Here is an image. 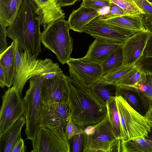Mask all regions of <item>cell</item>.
<instances>
[{"label":"cell","mask_w":152,"mask_h":152,"mask_svg":"<svg viewBox=\"0 0 152 152\" xmlns=\"http://www.w3.org/2000/svg\"><path fill=\"white\" fill-rule=\"evenodd\" d=\"M42 18L40 10L34 0H23L13 23L6 30L7 36L31 59H36L42 51Z\"/></svg>","instance_id":"obj_1"},{"label":"cell","mask_w":152,"mask_h":152,"mask_svg":"<svg viewBox=\"0 0 152 152\" xmlns=\"http://www.w3.org/2000/svg\"><path fill=\"white\" fill-rule=\"evenodd\" d=\"M66 75L68 87L67 104L70 111V118L78 128L83 130L95 125L106 116V106L100 103L93 94L90 86L70 74Z\"/></svg>","instance_id":"obj_2"},{"label":"cell","mask_w":152,"mask_h":152,"mask_svg":"<svg viewBox=\"0 0 152 152\" xmlns=\"http://www.w3.org/2000/svg\"><path fill=\"white\" fill-rule=\"evenodd\" d=\"M15 42V70L12 87L21 96L25 83L32 77L40 75L45 78L50 79L63 72L58 63L50 58H30Z\"/></svg>","instance_id":"obj_3"},{"label":"cell","mask_w":152,"mask_h":152,"mask_svg":"<svg viewBox=\"0 0 152 152\" xmlns=\"http://www.w3.org/2000/svg\"><path fill=\"white\" fill-rule=\"evenodd\" d=\"M70 29L67 21L63 18L48 25L41 32V42L55 55L62 65L70 58L73 48Z\"/></svg>","instance_id":"obj_4"},{"label":"cell","mask_w":152,"mask_h":152,"mask_svg":"<svg viewBox=\"0 0 152 152\" xmlns=\"http://www.w3.org/2000/svg\"><path fill=\"white\" fill-rule=\"evenodd\" d=\"M44 76L35 75L29 79V88L23 98L26 120V139L34 140L40 127V113L42 102V84Z\"/></svg>","instance_id":"obj_5"},{"label":"cell","mask_w":152,"mask_h":152,"mask_svg":"<svg viewBox=\"0 0 152 152\" xmlns=\"http://www.w3.org/2000/svg\"><path fill=\"white\" fill-rule=\"evenodd\" d=\"M119 115L121 140L148 137L151 128L144 117L134 109L120 96L115 97Z\"/></svg>","instance_id":"obj_6"},{"label":"cell","mask_w":152,"mask_h":152,"mask_svg":"<svg viewBox=\"0 0 152 152\" xmlns=\"http://www.w3.org/2000/svg\"><path fill=\"white\" fill-rule=\"evenodd\" d=\"M83 134L84 152H110L119 140L114 134L107 113L101 121L86 128Z\"/></svg>","instance_id":"obj_7"},{"label":"cell","mask_w":152,"mask_h":152,"mask_svg":"<svg viewBox=\"0 0 152 152\" xmlns=\"http://www.w3.org/2000/svg\"><path fill=\"white\" fill-rule=\"evenodd\" d=\"M70 111L67 103L42 101L40 113V126L48 129L65 142V133Z\"/></svg>","instance_id":"obj_8"},{"label":"cell","mask_w":152,"mask_h":152,"mask_svg":"<svg viewBox=\"0 0 152 152\" xmlns=\"http://www.w3.org/2000/svg\"><path fill=\"white\" fill-rule=\"evenodd\" d=\"M12 87L5 91L2 96L0 112V137L20 117L24 115L23 98Z\"/></svg>","instance_id":"obj_9"},{"label":"cell","mask_w":152,"mask_h":152,"mask_svg":"<svg viewBox=\"0 0 152 152\" xmlns=\"http://www.w3.org/2000/svg\"><path fill=\"white\" fill-rule=\"evenodd\" d=\"M138 32L107 23L98 17L85 27L83 32L88 34L95 39H106L124 43Z\"/></svg>","instance_id":"obj_10"},{"label":"cell","mask_w":152,"mask_h":152,"mask_svg":"<svg viewBox=\"0 0 152 152\" xmlns=\"http://www.w3.org/2000/svg\"><path fill=\"white\" fill-rule=\"evenodd\" d=\"M66 64L70 74L87 86H91L103 76L101 64L88 61L84 57L70 58Z\"/></svg>","instance_id":"obj_11"},{"label":"cell","mask_w":152,"mask_h":152,"mask_svg":"<svg viewBox=\"0 0 152 152\" xmlns=\"http://www.w3.org/2000/svg\"><path fill=\"white\" fill-rule=\"evenodd\" d=\"M31 141L32 152L71 151L69 143L65 142L45 127H40L34 139Z\"/></svg>","instance_id":"obj_12"},{"label":"cell","mask_w":152,"mask_h":152,"mask_svg":"<svg viewBox=\"0 0 152 152\" xmlns=\"http://www.w3.org/2000/svg\"><path fill=\"white\" fill-rule=\"evenodd\" d=\"M42 101L67 103L68 87L63 72L50 79L44 78L42 84Z\"/></svg>","instance_id":"obj_13"},{"label":"cell","mask_w":152,"mask_h":152,"mask_svg":"<svg viewBox=\"0 0 152 152\" xmlns=\"http://www.w3.org/2000/svg\"><path fill=\"white\" fill-rule=\"evenodd\" d=\"M151 34L146 29L135 34L123 44L124 65L135 64L142 56L147 40Z\"/></svg>","instance_id":"obj_14"},{"label":"cell","mask_w":152,"mask_h":152,"mask_svg":"<svg viewBox=\"0 0 152 152\" xmlns=\"http://www.w3.org/2000/svg\"><path fill=\"white\" fill-rule=\"evenodd\" d=\"M123 43L112 40L96 38L88 48L84 58L101 64L115 50Z\"/></svg>","instance_id":"obj_15"},{"label":"cell","mask_w":152,"mask_h":152,"mask_svg":"<svg viewBox=\"0 0 152 152\" xmlns=\"http://www.w3.org/2000/svg\"><path fill=\"white\" fill-rule=\"evenodd\" d=\"M34 0L41 12V25L44 29L56 21L65 18V14L57 0Z\"/></svg>","instance_id":"obj_16"},{"label":"cell","mask_w":152,"mask_h":152,"mask_svg":"<svg viewBox=\"0 0 152 152\" xmlns=\"http://www.w3.org/2000/svg\"><path fill=\"white\" fill-rule=\"evenodd\" d=\"M100 15L98 10L80 5L77 9L73 10L67 21L70 29L81 33L87 24Z\"/></svg>","instance_id":"obj_17"},{"label":"cell","mask_w":152,"mask_h":152,"mask_svg":"<svg viewBox=\"0 0 152 152\" xmlns=\"http://www.w3.org/2000/svg\"><path fill=\"white\" fill-rule=\"evenodd\" d=\"M118 96L123 97L134 109L144 116L149 105L136 87L118 86Z\"/></svg>","instance_id":"obj_18"},{"label":"cell","mask_w":152,"mask_h":152,"mask_svg":"<svg viewBox=\"0 0 152 152\" xmlns=\"http://www.w3.org/2000/svg\"><path fill=\"white\" fill-rule=\"evenodd\" d=\"M26 124V118L24 115L0 137V152H12L15 144L21 138V130Z\"/></svg>","instance_id":"obj_19"},{"label":"cell","mask_w":152,"mask_h":152,"mask_svg":"<svg viewBox=\"0 0 152 152\" xmlns=\"http://www.w3.org/2000/svg\"><path fill=\"white\" fill-rule=\"evenodd\" d=\"M23 0H0V22L5 27L13 23Z\"/></svg>","instance_id":"obj_20"},{"label":"cell","mask_w":152,"mask_h":152,"mask_svg":"<svg viewBox=\"0 0 152 152\" xmlns=\"http://www.w3.org/2000/svg\"><path fill=\"white\" fill-rule=\"evenodd\" d=\"M0 64L3 67L7 77V87L10 88L13 85L15 70V42L13 41L10 46L0 55Z\"/></svg>","instance_id":"obj_21"},{"label":"cell","mask_w":152,"mask_h":152,"mask_svg":"<svg viewBox=\"0 0 152 152\" xmlns=\"http://www.w3.org/2000/svg\"><path fill=\"white\" fill-rule=\"evenodd\" d=\"M103 20L133 31L141 32L146 30L142 22V14L126 15L113 17Z\"/></svg>","instance_id":"obj_22"},{"label":"cell","mask_w":152,"mask_h":152,"mask_svg":"<svg viewBox=\"0 0 152 152\" xmlns=\"http://www.w3.org/2000/svg\"><path fill=\"white\" fill-rule=\"evenodd\" d=\"M90 88L97 100L105 106L109 99L117 96V85L107 82L101 79L91 85Z\"/></svg>","instance_id":"obj_23"},{"label":"cell","mask_w":152,"mask_h":152,"mask_svg":"<svg viewBox=\"0 0 152 152\" xmlns=\"http://www.w3.org/2000/svg\"><path fill=\"white\" fill-rule=\"evenodd\" d=\"M124 64L123 44L113 52L101 64L103 76L119 68L124 65Z\"/></svg>","instance_id":"obj_24"},{"label":"cell","mask_w":152,"mask_h":152,"mask_svg":"<svg viewBox=\"0 0 152 152\" xmlns=\"http://www.w3.org/2000/svg\"><path fill=\"white\" fill-rule=\"evenodd\" d=\"M121 146L122 152H152V140L139 137L121 140Z\"/></svg>","instance_id":"obj_25"},{"label":"cell","mask_w":152,"mask_h":152,"mask_svg":"<svg viewBox=\"0 0 152 152\" xmlns=\"http://www.w3.org/2000/svg\"><path fill=\"white\" fill-rule=\"evenodd\" d=\"M106 106L109 120L116 137L121 140V131L119 115L115 97L109 99Z\"/></svg>","instance_id":"obj_26"},{"label":"cell","mask_w":152,"mask_h":152,"mask_svg":"<svg viewBox=\"0 0 152 152\" xmlns=\"http://www.w3.org/2000/svg\"><path fill=\"white\" fill-rule=\"evenodd\" d=\"M149 106L152 104V75L143 73L140 81L134 86Z\"/></svg>","instance_id":"obj_27"},{"label":"cell","mask_w":152,"mask_h":152,"mask_svg":"<svg viewBox=\"0 0 152 152\" xmlns=\"http://www.w3.org/2000/svg\"><path fill=\"white\" fill-rule=\"evenodd\" d=\"M135 65L130 66L123 65L119 68L102 77L101 79L110 83L117 84L134 67Z\"/></svg>","instance_id":"obj_28"},{"label":"cell","mask_w":152,"mask_h":152,"mask_svg":"<svg viewBox=\"0 0 152 152\" xmlns=\"http://www.w3.org/2000/svg\"><path fill=\"white\" fill-rule=\"evenodd\" d=\"M111 2L121 7L127 15L144 14L134 0H110Z\"/></svg>","instance_id":"obj_29"},{"label":"cell","mask_w":152,"mask_h":152,"mask_svg":"<svg viewBox=\"0 0 152 152\" xmlns=\"http://www.w3.org/2000/svg\"><path fill=\"white\" fill-rule=\"evenodd\" d=\"M143 73L135 65L134 68L117 83L118 86H134L141 80Z\"/></svg>","instance_id":"obj_30"},{"label":"cell","mask_w":152,"mask_h":152,"mask_svg":"<svg viewBox=\"0 0 152 152\" xmlns=\"http://www.w3.org/2000/svg\"><path fill=\"white\" fill-rule=\"evenodd\" d=\"M135 3L144 12L142 15L143 24L152 22V3L148 0H134Z\"/></svg>","instance_id":"obj_31"},{"label":"cell","mask_w":152,"mask_h":152,"mask_svg":"<svg viewBox=\"0 0 152 152\" xmlns=\"http://www.w3.org/2000/svg\"><path fill=\"white\" fill-rule=\"evenodd\" d=\"M135 65L145 74L152 75V56H142Z\"/></svg>","instance_id":"obj_32"},{"label":"cell","mask_w":152,"mask_h":152,"mask_svg":"<svg viewBox=\"0 0 152 152\" xmlns=\"http://www.w3.org/2000/svg\"><path fill=\"white\" fill-rule=\"evenodd\" d=\"M110 9L107 14L100 15L98 18L100 19L105 20L109 18L127 15L124 10L119 6L113 3H111Z\"/></svg>","instance_id":"obj_33"},{"label":"cell","mask_w":152,"mask_h":152,"mask_svg":"<svg viewBox=\"0 0 152 152\" xmlns=\"http://www.w3.org/2000/svg\"><path fill=\"white\" fill-rule=\"evenodd\" d=\"M81 4L86 7L99 10L101 8L110 5L111 2L109 1L102 0H82Z\"/></svg>","instance_id":"obj_34"},{"label":"cell","mask_w":152,"mask_h":152,"mask_svg":"<svg viewBox=\"0 0 152 152\" xmlns=\"http://www.w3.org/2000/svg\"><path fill=\"white\" fill-rule=\"evenodd\" d=\"M83 133L84 130L76 126L70 118L68 122L65 131L66 135L68 140L69 141L76 135Z\"/></svg>","instance_id":"obj_35"},{"label":"cell","mask_w":152,"mask_h":152,"mask_svg":"<svg viewBox=\"0 0 152 152\" xmlns=\"http://www.w3.org/2000/svg\"><path fill=\"white\" fill-rule=\"evenodd\" d=\"M72 139V151L79 152L81 151L82 145L83 144V133L79 134L74 136Z\"/></svg>","instance_id":"obj_36"},{"label":"cell","mask_w":152,"mask_h":152,"mask_svg":"<svg viewBox=\"0 0 152 152\" xmlns=\"http://www.w3.org/2000/svg\"><path fill=\"white\" fill-rule=\"evenodd\" d=\"M6 27L0 22V53L5 51L8 48L7 41Z\"/></svg>","instance_id":"obj_37"},{"label":"cell","mask_w":152,"mask_h":152,"mask_svg":"<svg viewBox=\"0 0 152 152\" xmlns=\"http://www.w3.org/2000/svg\"><path fill=\"white\" fill-rule=\"evenodd\" d=\"M142 56L145 57L152 56V34L147 40Z\"/></svg>","instance_id":"obj_38"},{"label":"cell","mask_w":152,"mask_h":152,"mask_svg":"<svg viewBox=\"0 0 152 152\" xmlns=\"http://www.w3.org/2000/svg\"><path fill=\"white\" fill-rule=\"evenodd\" d=\"M26 151V147L24 141L21 138L13 147L12 152H25Z\"/></svg>","instance_id":"obj_39"},{"label":"cell","mask_w":152,"mask_h":152,"mask_svg":"<svg viewBox=\"0 0 152 152\" xmlns=\"http://www.w3.org/2000/svg\"><path fill=\"white\" fill-rule=\"evenodd\" d=\"M7 86V77L5 72L2 66L0 64V86L3 88Z\"/></svg>","instance_id":"obj_40"},{"label":"cell","mask_w":152,"mask_h":152,"mask_svg":"<svg viewBox=\"0 0 152 152\" xmlns=\"http://www.w3.org/2000/svg\"><path fill=\"white\" fill-rule=\"evenodd\" d=\"M147 121L149 126L152 127V104L149 106V107L144 116Z\"/></svg>","instance_id":"obj_41"},{"label":"cell","mask_w":152,"mask_h":152,"mask_svg":"<svg viewBox=\"0 0 152 152\" xmlns=\"http://www.w3.org/2000/svg\"><path fill=\"white\" fill-rule=\"evenodd\" d=\"M79 0H57L61 7H64L74 5Z\"/></svg>","instance_id":"obj_42"},{"label":"cell","mask_w":152,"mask_h":152,"mask_svg":"<svg viewBox=\"0 0 152 152\" xmlns=\"http://www.w3.org/2000/svg\"><path fill=\"white\" fill-rule=\"evenodd\" d=\"M144 25L145 29L148 31L152 34V22L147 23Z\"/></svg>","instance_id":"obj_43"},{"label":"cell","mask_w":152,"mask_h":152,"mask_svg":"<svg viewBox=\"0 0 152 152\" xmlns=\"http://www.w3.org/2000/svg\"><path fill=\"white\" fill-rule=\"evenodd\" d=\"M148 1L152 3V0H148Z\"/></svg>","instance_id":"obj_44"},{"label":"cell","mask_w":152,"mask_h":152,"mask_svg":"<svg viewBox=\"0 0 152 152\" xmlns=\"http://www.w3.org/2000/svg\"><path fill=\"white\" fill-rule=\"evenodd\" d=\"M105 0V1H110V0Z\"/></svg>","instance_id":"obj_45"}]
</instances>
